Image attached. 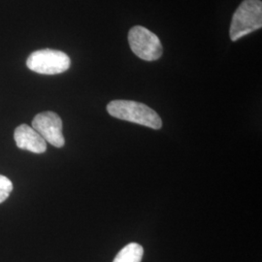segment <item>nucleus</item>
I'll return each instance as SVG.
<instances>
[{
    "instance_id": "obj_1",
    "label": "nucleus",
    "mask_w": 262,
    "mask_h": 262,
    "mask_svg": "<svg viewBox=\"0 0 262 262\" xmlns=\"http://www.w3.org/2000/svg\"><path fill=\"white\" fill-rule=\"evenodd\" d=\"M107 111L114 118L137 123L152 129H160L162 121L159 114L145 104L131 100H113Z\"/></svg>"
},
{
    "instance_id": "obj_2",
    "label": "nucleus",
    "mask_w": 262,
    "mask_h": 262,
    "mask_svg": "<svg viewBox=\"0 0 262 262\" xmlns=\"http://www.w3.org/2000/svg\"><path fill=\"white\" fill-rule=\"evenodd\" d=\"M261 28V0H244L232 17L229 29L230 39L235 42Z\"/></svg>"
},
{
    "instance_id": "obj_3",
    "label": "nucleus",
    "mask_w": 262,
    "mask_h": 262,
    "mask_svg": "<svg viewBox=\"0 0 262 262\" xmlns=\"http://www.w3.org/2000/svg\"><path fill=\"white\" fill-rule=\"evenodd\" d=\"M70 66V57L66 53L52 49L35 51L31 53L27 59L28 69L44 75L63 73L69 69Z\"/></svg>"
},
{
    "instance_id": "obj_4",
    "label": "nucleus",
    "mask_w": 262,
    "mask_h": 262,
    "mask_svg": "<svg viewBox=\"0 0 262 262\" xmlns=\"http://www.w3.org/2000/svg\"><path fill=\"white\" fill-rule=\"evenodd\" d=\"M128 43L131 51L141 59L154 61L162 56V45L159 38L141 26L131 28L128 32Z\"/></svg>"
},
{
    "instance_id": "obj_5",
    "label": "nucleus",
    "mask_w": 262,
    "mask_h": 262,
    "mask_svg": "<svg viewBox=\"0 0 262 262\" xmlns=\"http://www.w3.org/2000/svg\"><path fill=\"white\" fill-rule=\"evenodd\" d=\"M32 128L54 147L62 148L64 146L62 121L56 113L47 111L38 114L32 121Z\"/></svg>"
},
{
    "instance_id": "obj_6",
    "label": "nucleus",
    "mask_w": 262,
    "mask_h": 262,
    "mask_svg": "<svg viewBox=\"0 0 262 262\" xmlns=\"http://www.w3.org/2000/svg\"><path fill=\"white\" fill-rule=\"evenodd\" d=\"M14 138L17 146L21 150H29L34 154H43L47 150L46 141L28 124L19 125L15 130Z\"/></svg>"
},
{
    "instance_id": "obj_7",
    "label": "nucleus",
    "mask_w": 262,
    "mask_h": 262,
    "mask_svg": "<svg viewBox=\"0 0 262 262\" xmlns=\"http://www.w3.org/2000/svg\"><path fill=\"white\" fill-rule=\"evenodd\" d=\"M144 254L143 247L137 243H130L118 253L113 262H141Z\"/></svg>"
},
{
    "instance_id": "obj_8",
    "label": "nucleus",
    "mask_w": 262,
    "mask_h": 262,
    "mask_svg": "<svg viewBox=\"0 0 262 262\" xmlns=\"http://www.w3.org/2000/svg\"><path fill=\"white\" fill-rule=\"evenodd\" d=\"M13 190V184L9 179L0 175V203L4 202Z\"/></svg>"
}]
</instances>
